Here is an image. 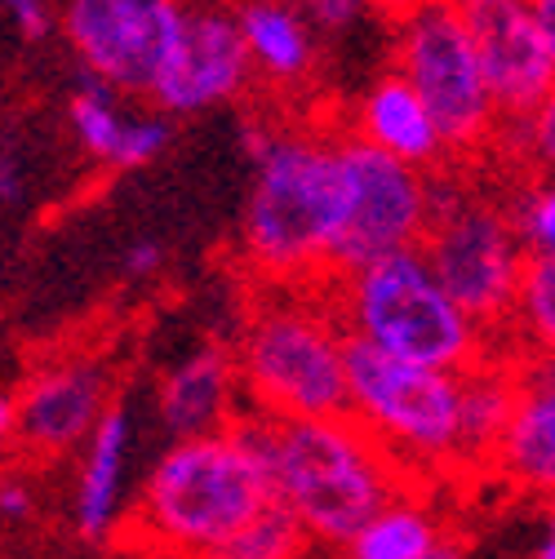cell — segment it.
<instances>
[{
    "label": "cell",
    "instance_id": "obj_30",
    "mask_svg": "<svg viewBox=\"0 0 555 559\" xmlns=\"http://www.w3.org/2000/svg\"><path fill=\"white\" fill-rule=\"evenodd\" d=\"M533 14H538V27H542V40H546V53L555 62V0H533Z\"/></svg>",
    "mask_w": 555,
    "mask_h": 559
},
{
    "label": "cell",
    "instance_id": "obj_5",
    "mask_svg": "<svg viewBox=\"0 0 555 559\" xmlns=\"http://www.w3.org/2000/svg\"><path fill=\"white\" fill-rule=\"evenodd\" d=\"M324 294L346 337H361L395 360L467 373L503 356V346L445 294L418 249L333 275L324 280Z\"/></svg>",
    "mask_w": 555,
    "mask_h": 559
},
{
    "label": "cell",
    "instance_id": "obj_22",
    "mask_svg": "<svg viewBox=\"0 0 555 559\" xmlns=\"http://www.w3.org/2000/svg\"><path fill=\"white\" fill-rule=\"evenodd\" d=\"M507 356L555 360V258H529L503 333Z\"/></svg>",
    "mask_w": 555,
    "mask_h": 559
},
{
    "label": "cell",
    "instance_id": "obj_21",
    "mask_svg": "<svg viewBox=\"0 0 555 559\" xmlns=\"http://www.w3.org/2000/svg\"><path fill=\"white\" fill-rule=\"evenodd\" d=\"M449 533L432 502H423L418 493H400L352 533V542L342 546V559H423Z\"/></svg>",
    "mask_w": 555,
    "mask_h": 559
},
{
    "label": "cell",
    "instance_id": "obj_34",
    "mask_svg": "<svg viewBox=\"0 0 555 559\" xmlns=\"http://www.w3.org/2000/svg\"><path fill=\"white\" fill-rule=\"evenodd\" d=\"M0 5H5V10H10V14H14V10H19V5H27V0H0Z\"/></svg>",
    "mask_w": 555,
    "mask_h": 559
},
{
    "label": "cell",
    "instance_id": "obj_31",
    "mask_svg": "<svg viewBox=\"0 0 555 559\" xmlns=\"http://www.w3.org/2000/svg\"><path fill=\"white\" fill-rule=\"evenodd\" d=\"M14 440V395H0V444Z\"/></svg>",
    "mask_w": 555,
    "mask_h": 559
},
{
    "label": "cell",
    "instance_id": "obj_17",
    "mask_svg": "<svg viewBox=\"0 0 555 559\" xmlns=\"http://www.w3.org/2000/svg\"><path fill=\"white\" fill-rule=\"evenodd\" d=\"M236 23L249 49L253 85L275 94H298L316 76V32L303 19L298 0H232Z\"/></svg>",
    "mask_w": 555,
    "mask_h": 559
},
{
    "label": "cell",
    "instance_id": "obj_29",
    "mask_svg": "<svg viewBox=\"0 0 555 559\" xmlns=\"http://www.w3.org/2000/svg\"><path fill=\"white\" fill-rule=\"evenodd\" d=\"M23 200V160L14 147H0V204Z\"/></svg>",
    "mask_w": 555,
    "mask_h": 559
},
{
    "label": "cell",
    "instance_id": "obj_14",
    "mask_svg": "<svg viewBox=\"0 0 555 559\" xmlns=\"http://www.w3.org/2000/svg\"><path fill=\"white\" fill-rule=\"evenodd\" d=\"M489 466L529 498H555V360L516 356V400Z\"/></svg>",
    "mask_w": 555,
    "mask_h": 559
},
{
    "label": "cell",
    "instance_id": "obj_23",
    "mask_svg": "<svg viewBox=\"0 0 555 559\" xmlns=\"http://www.w3.org/2000/svg\"><path fill=\"white\" fill-rule=\"evenodd\" d=\"M307 550L311 537L303 533V524L281 502H271L262 515H253L240 533H232L204 559H307Z\"/></svg>",
    "mask_w": 555,
    "mask_h": 559
},
{
    "label": "cell",
    "instance_id": "obj_18",
    "mask_svg": "<svg viewBox=\"0 0 555 559\" xmlns=\"http://www.w3.org/2000/svg\"><path fill=\"white\" fill-rule=\"evenodd\" d=\"M346 129H352L356 138H365L369 147H378V152H387V156H395V160H404L413 169L436 174V169L449 165L432 111L423 107L418 94L409 90V81L395 76V72L378 76L361 94V103H356L352 120H346Z\"/></svg>",
    "mask_w": 555,
    "mask_h": 559
},
{
    "label": "cell",
    "instance_id": "obj_10",
    "mask_svg": "<svg viewBox=\"0 0 555 559\" xmlns=\"http://www.w3.org/2000/svg\"><path fill=\"white\" fill-rule=\"evenodd\" d=\"M187 0H54V23L81 72L125 98H147L174 53Z\"/></svg>",
    "mask_w": 555,
    "mask_h": 559
},
{
    "label": "cell",
    "instance_id": "obj_12",
    "mask_svg": "<svg viewBox=\"0 0 555 559\" xmlns=\"http://www.w3.org/2000/svg\"><path fill=\"white\" fill-rule=\"evenodd\" d=\"M453 10L467 27L503 124L520 120L555 90V62L546 53L533 0H453Z\"/></svg>",
    "mask_w": 555,
    "mask_h": 559
},
{
    "label": "cell",
    "instance_id": "obj_7",
    "mask_svg": "<svg viewBox=\"0 0 555 559\" xmlns=\"http://www.w3.org/2000/svg\"><path fill=\"white\" fill-rule=\"evenodd\" d=\"M391 23V72L404 76L409 90L432 111L445 143V160L453 169L484 165L498 152L503 116L494 107L489 85H484V72L453 0H413Z\"/></svg>",
    "mask_w": 555,
    "mask_h": 559
},
{
    "label": "cell",
    "instance_id": "obj_33",
    "mask_svg": "<svg viewBox=\"0 0 555 559\" xmlns=\"http://www.w3.org/2000/svg\"><path fill=\"white\" fill-rule=\"evenodd\" d=\"M538 559H555V511H551V520H546V537H542V546H538Z\"/></svg>",
    "mask_w": 555,
    "mask_h": 559
},
{
    "label": "cell",
    "instance_id": "obj_19",
    "mask_svg": "<svg viewBox=\"0 0 555 559\" xmlns=\"http://www.w3.org/2000/svg\"><path fill=\"white\" fill-rule=\"evenodd\" d=\"M81 471H76V493H72V515L76 533L85 542L111 537V528L125 515V471L133 453V413L125 404H107L98 427L81 444Z\"/></svg>",
    "mask_w": 555,
    "mask_h": 559
},
{
    "label": "cell",
    "instance_id": "obj_13",
    "mask_svg": "<svg viewBox=\"0 0 555 559\" xmlns=\"http://www.w3.org/2000/svg\"><path fill=\"white\" fill-rule=\"evenodd\" d=\"M111 404V373L98 356L45 360L14 395V440L32 457H62L90 440Z\"/></svg>",
    "mask_w": 555,
    "mask_h": 559
},
{
    "label": "cell",
    "instance_id": "obj_15",
    "mask_svg": "<svg viewBox=\"0 0 555 559\" xmlns=\"http://www.w3.org/2000/svg\"><path fill=\"white\" fill-rule=\"evenodd\" d=\"M67 120L90 160L103 169H138L165 152L169 143V116L165 111H129L125 94L103 85L98 76L81 72L72 103H67Z\"/></svg>",
    "mask_w": 555,
    "mask_h": 559
},
{
    "label": "cell",
    "instance_id": "obj_2",
    "mask_svg": "<svg viewBox=\"0 0 555 559\" xmlns=\"http://www.w3.org/2000/svg\"><path fill=\"white\" fill-rule=\"evenodd\" d=\"M271 475V493L311 546L342 550L391 498L409 493V471L352 413L338 417H258L245 413Z\"/></svg>",
    "mask_w": 555,
    "mask_h": 559
},
{
    "label": "cell",
    "instance_id": "obj_27",
    "mask_svg": "<svg viewBox=\"0 0 555 559\" xmlns=\"http://www.w3.org/2000/svg\"><path fill=\"white\" fill-rule=\"evenodd\" d=\"M32 511H36L32 484L19 479V475L0 479V520H5V524H23V520H32Z\"/></svg>",
    "mask_w": 555,
    "mask_h": 559
},
{
    "label": "cell",
    "instance_id": "obj_1",
    "mask_svg": "<svg viewBox=\"0 0 555 559\" xmlns=\"http://www.w3.org/2000/svg\"><path fill=\"white\" fill-rule=\"evenodd\" d=\"M253 187L240 218V262L253 285H324L342 227L338 133L245 124Z\"/></svg>",
    "mask_w": 555,
    "mask_h": 559
},
{
    "label": "cell",
    "instance_id": "obj_9",
    "mask_svg": "<svg viewBox=\"0 0 555 559\" xmlns=\"http://www.w3.org/2000/svg\"><path fill=\"white\" fill-rule=\"evenodd\" d=\"M338 165H342V227L333 245V275H346L356 266L423 245L432 218L427 169H413L369 147L352 129H338Z\"/></svg>",
    "mask_w": 555,
    "mask_h": 559
},
{
    "label": "cell",
    "instance_id": "obj_24",
    "mask_svg": "<svg viewBox=\"0 0 555 559\" xmlns=\"http://www.w3.org/2000/svg\"><path fill=\"white\" fill-rule=\"evenodd\" d=\"M498 156H507V165H516L524 178H555V90L520 120L503 124Z\"/></svg>",
    "mask_w": 555,
    "mask_h": 559
},
{
    "label": "cell",
    "instance_id": "obj_4",
    "mask_svg": "<svg viewBox=\"0 0 555 559\" xmlns=\"http://www.w3.org/2000/svg\"><path fill=\"white\" fill-rule=\"evenodd\" d=\"M245 413H346V329L324 285H258L232 346Z\"/></svg>",
    "mask_w": 555,
    "mask_h": 559
},
{
    "label": "cell",
    "instance_id": "obj_8",
    "mask_svg": "<svg viewBox=\"0 0 555 559\" xmlns=\"http://www.w3.org/2000/svg\"><path fill=\"white\" fill-rule=\"evenodd\" d=\"M346 413L409 475H440L458 462V373L409 365L346 337Z\"/></svg>",
    "mask_w": 555,
    "mask_h": 559
},
{
    "label": "cell",
    "instance_id": "obj_28",
    "mask_svg": "<svg viewBox=\"0 0 555 559\" xmlns=\"http://www.w3.org/2000/svg\"><path fill=\"white\" fill-rule=\"evenodd\" d=\"M161 266H165V245L161 240H138L125 253V275L129 280H152Z\"/></svg>",
    "mask_w": 555,
    "mask_h": 559
},
{
    "label": "cell",
    "instance_id": "obj_16",
    "mask_svg": "<svg viewBox=\"0 0 555 559\" xmlns=\"http://www.w3.org/2000/svg\"><path fill=\"white\" fill-rule=\"evenodd\" d=\"M240 382H236V360L227 346H200V352L182 356L156 386V417L169 431V440H191L232 427L240 408Z\"/></svg>",
    "mask_w": 555,
    "mask_h": 559
},
{
    "label": "cell",
    "instance_id": "obj_25",
    "mask_svg": "<svg viewBox=\"0 0 555 559\" xmlns=\"http://www.w3.org/2000/svg\"><path fill=\"white\" fill-rule=\"evenodd\" d=\"M511 200V218L529 258H555V178H524Z\"/></svg>",
    "mask_w": 555,
    "mask_h": 559
},
{
    "label": "cell",
    "instance_id": "obj_6",
    "mask_svg": "<svg viewBox=\"0 0 555 559\" xmlns=\"http://www.w3.org/2000/svg\"><path fill=\"white\" fill-rule=\"evenodd\" d=\"M418 253L436 271L445 294L503 346L520 271L529 262L511 218V200L471 182V169H436L432 218Z\"/></svg>",
    "mask_w": 555,
    "mask_h": 559
},
{
    "label": "cell",
    "instance_id": "obj_11",
    "mask_svg": "<svg viewBox=\"0 0 555 559\" xmlns=\"http://www.w3.org/2000/svg\"><path fill=\"white\" fill-rule=\"evenodd\" d=\"M249 90L253 67L236 23V5L232 0H187L174 53L161 67L147 103L165 116H196L236 103Z\"/></svg>",
    "mask_w": 555,
    "mask_h": 559
},
{
    "label": "cell",
    "instance_id": "obj_32",
    "mask_svg": "<svg viewBox=\"0 0 555 559\" xmlns=\"http://www.w3.org/2000/svg\"><path fill=\"white\" fill-rule=\"evenodd\" d=\"M423 559H471V555L462 550V542H453V537H445V542H440V546H436L432 555H423Z\"/></svg>",
    "mask_w": 555,
    "mask_h": 559
},
{
    "label": "cell",
    "instance_id": "obj_20",
    "mask_svg": "<svg viewBox=\"0 0 555 559\" xmlns=\"http://www.w3.org/2000/svg\"><path fill=\"white\" fill-rule=\"evenodd\" d=\"M516 400V356H494L458 373V462L453 471H484L507 431Z\"/></svg>",
    "mask_w": 555,
    "mask_h": 559
},
{
    "label": "cell",
    "instance_id": "obj_26",
    "mask_svg": "<svg viewBox=\"0 0 555 559\" xmlns=\"http://www.w3.org/2000/svg\"><path fill=\"white\" fill-rule=\"evenodd\" d=\"M298 10L316 36H346L352 27L365 23L374 0H298Z\"/></svg>",
    "mask_w": 555,
    "mask_h": 559
},
{
    "label": "cell",
    "instance_id": "obj_3",
    "mask_svg": "<svg viewBox=\"0 0 555 559\" xmlns=\"http://www.w3.org/2000/svg\"><path fill=\"white\" fill-rule=\"evenodd\" d=\"M275 502L253 427L174 440L143 479L129 511V542L156 559H204Z\"/></svg>",
    "mask_w": 555,
    "mask_h": 559
}]
</instances>
